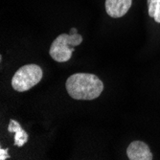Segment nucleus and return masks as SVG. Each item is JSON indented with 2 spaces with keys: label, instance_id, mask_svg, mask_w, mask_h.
Returning a JSON list of instances; mask_svg holds the SVG:
<instances>
[{
  "label": "nucleus",
  "instance_id": "423d86ee",
  "mask_svg": "<svg viewBox=\"0 0 160 160\" xmlns=\"http://www.w3.org/2000/svg\"><path fill=\"white\" fill-rule=\"evenodd\" d=\"M8 132L16 134L14 135V143H13L14 146L21 148L28 142L29 135L21 128L20 124L18 121L13 120V119L10 120V123L8 126Z\"/></svg>",
  "mask_w": 160,
  "mask_h": 160
},
{
  "label": "nucleus",
  "instance_id": "1a4fd4ad",
  "mask_svg": "<svg viewBox=\"0 0 160 160\" xmlns=\"http://www.w3.org/2000/svg\"><path fill=\"white\" fill-rule=\"evenodd\" d=\"M74 33H78L77 29H76V28H72L71 30H70V33H69V34H74Z\"/></svg>",
  "mask_w": 160,
  "mask_h": 160
},
{
  "label": "nucleus",
  "instance_id": "f257e3e1",
  "mask_svg": "<svg viewBox=\"0 0 160 160\" xmlns=\"http://www.w3.org/2000/svg\"><path fill=\"white\" fill-rule=\"evenodd\" d=\"M65 87L71 98L91 101L102 94L104 82L94 74L75 73L67 79Z\"/></svg>",
  "mask_w": 160,
  "mask_h": 160
},
{
  "label": "nucleus",
  "instance_id": "6e6552de",
  "mask_svg": "<svg viewBox=\"0 0 160 160\" xmlns=\"http://www.w3.org/2000/svg\"><path fill=\"white\" fill-rule=\"evenodd\" d=\"M7 158H10V155L8 153V150L0 149V160H5Z\"/></svg>",
  "mask_w": 160,
  "mask_h": 160
},
{
  "label": "nucleus",
  "instance_id": "39448f33",
  "mask_svg": "<svg viewBox=\"0 0 160 160\" xmlns=\"http://www.w3.org/2000/svg\"><path fill=\"white\" fill-rule=\"evenodd\" d=\"M132 4V0H106L105 8L110 18H120L128 12Z\"/></svg>",
  "mask_w": 160,
  "mask_h": 160
},
{
  "label": "nucleus",
  "instance_id": "7ed1b4c3",
  "mask_svg": "<svg viewBox=\"0 0 160 160\" xmlns=\"http://www.w3.org/2000/svg\"><path fill=\"white\" fill-rule=\"evenodd\" d=\"M43 77V71L38 64L21 66L12 79V87L18 92H25L37 85Z\"/></svg>",
  "mask_w": 160,
  "mask_h": 160
},
{
  "label": "nucleus",
  "instance_id": "20e7f679",
  "mask_svg": "<svg viewBox=\"0 0 160 160\" xmlns=\"http://www.w3.org/2000/svg\"><path fill=\"white\" fill-rule=\"evenodd\" d=\"M127 155L129 160H152L153 155L148 145L143 141H133L127 149Z\"/></svg>",
  "mask_w": 160,
  "mask_h": 160
},
{
  "label": "nucleus",
  "instance_id": "f03ea898",
  "mask_svg": "<svg viewBox=\"0 0 160 160\" xmlns=\"http://www.w3.org/2000/svg\"><path fill=\"white\" fill-rule=\"evenodd\" d=\"M82 42V36L79 33L74 34H62L58 36L49 49V55L52 59L58 62H68L75 47Z\"/></svg>",
  "mask_w": 160,
  "mask_h": 160
},
{
  "label": "nucleus",
  "instance_id": "0eeeda50",
  "mask_svg": "<svg viewBox=\"0 0 160 160\" xmlns=\"http://www.w3.org/2000/svg\"><path fill=\"white\" fill-rule=\"evenodd\" d=\"M149 16L154 19L155 22L160 23V0H148Z\"/></svg>",
  "mask_w": 160,
  "mask_h": 160
}]
</instances>
